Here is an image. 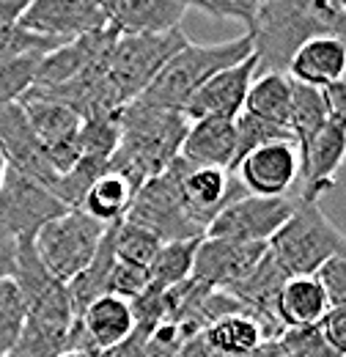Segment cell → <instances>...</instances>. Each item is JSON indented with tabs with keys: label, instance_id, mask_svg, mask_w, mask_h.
<instances>
[{
	"label": "cell",
	"instance_id": "cell-1",
	"mask_svg": "<svg viewBox=\"0 0 346 357\" xmlns=\"http://www.w3.org/2000/svg\"><path fill=\"white\" fill-rule=\"evenodd\" d=\"M256 77L286 75L294 52L316 36L346 39V14L333 0H261L253 28Z\"/></svg>",
	"mask_w": 346,
	"mask_h": 357
},
{
	"label": "cell",
	"instance_id": "cell-2",
	"mask_svg": "<svg viewBox=\"0 0 346 357\" xmlns=\"http://www.w3.org/2000/svg\"><path fill=\"white\" fill-rule=\"evenodd\" d=\"M187 130L190 121L181 113L130 102L119 110V146L107 168L127 178L137 192L179 157Z\"/></svg>",
	"mask_w": 346,
	"mask_h": 357
},
{
	"label": "cell",
	"instance_id": "cell-3",
	"mask_svg": "<svg viewBox=\"0 0 346 357\" xmlns=\"http://www.w3.org/2000/svg\"><path fill=\"white\" fill-rule=\"evenodd\" d=\"M253 55V42L248 33L239 39L223 42V45H187L181 47L171 61L160 69V75L151 80V86L143 91L135 102L160 107V110H173L181 113L193 93L201 89L206 80L215 75L245 63Z\"/></svg>",
	"mask_w": 346,
	"mask_h": 357
},
{
	"label": "cell",
	"instance_id": "cell-4",
	"mask_svg": "<svg viewBox=\"0 0 346 357\" xmlns=\"http://www.w3.org/2000/svg\"><path fill=\"white\" fill-rule=\"evenodd\" d=\"M266 248L289 278H313L330 259L346 256V236L327 220L319 204L297 201L292 218Z\"/></svg>",
	"mask_w": 346,
	"mask_h": 357
},
{
	"label": "cell",
	"instance_id": "cell-5",
	"mask_svg": "<svg viewBox=\"0 0 346 357\" xmlns=\"http://www.w3.org/2000/svg\"><path fill=\"white\" fill-rule=\"evenodd\" d=\"M190 39L181 28L154 36H116L107 55V83L113 86L121 105L127 107L149 89L160 69Z\"/></svg>",
	"mask_w": 346,
	"mask_h": 357
},
{
	"label": "cell",
	"instance_id": "cell-6",
	"mask_svg": "<svg viewBox=\"0 0 346 357\" xmlns=\"http://www.w3.org/2000/svg\"><path fill=\"white\" fill-rule=\"evenodd\" d=\"M107 225L91 220L86 212L69 209L66 215L42 225L33 236L36 256L44 269L63 286L91 264Z\"/></svg>",
	"mask_w": 346,
	"mask_h": 357
},
{
	"label": "cell",
	"instance_id": "cell-7",
	"mask_svg": "<svg viewBox=\"0 0 346 357\" xmlns=\"http://www.w3.org/2000/svg\"><path fill=\"white\" fill-rule=\"evenodd\" d=\"M124 220L151 231L163 245L184 242V239H201L204 236V231L187 218V212L181 206V195H179V157L160 176L146 181L135 192L132 206Z\"/></svg>",
	"mask_w": 346,
	"mask_h": 357
},
{
	"label": "cell",
	"instance_id": "cell-8",
	"mask_svg": "<svg viewBox=\"0 0 346 357\" xmlns=\"http://www.w3.org/2000/svg\"><path fill=\"white\" fill-rule=\"evenodd\" d=\"M20 107L33 130V137L42 146L47 168L55 176H63L66 171H72L83 160V151L77 143L83 119L69 105H63L52 96L36 93V91H28L20 99Z\"/></svg>",
	"mask_w": 346,
	"mask_h": 357
},
{
	"label": "cell",
	"instance_id": "cell-9",
	"mask_svg": "<svg viewBox=\"0 0 346 357\" xmlns=\"http://www.w3.org/2000/svg\"><path fill=\"white\" fill-rule=\"evenodd\" d=\"M294 206L297 204L289 198L242 195L220 209V215L209 223L204 236L242 245H266L292 218Z\"/></svg>",
	"mask_w": 346,
	"mask_h": 357
},
{
	"label": "cell",
	"instance_id": "cell-10",
	"mask_svg": "<svg viewBox=\"0 0 346 357\" xmlns=\"http://www.w3.org/2000/svg\"><path fill=\"white\" fill-rule=\"evenodd\" d=\"M69 209L39 181L6 171L0 187V231L14 239H33L36 231L50 220L66 215Z\"/></svg>",
	"mask_w": 346,
	"mask_h": 357
},
{
	"label": "cell",
	"instance_id": "cell-11",
	"mask_svg": "<svg viewBox=\"0 0 346 357\" xmlns=\"http://www.w3.org/2000/svg\"><path fill=\"white\" fill-rule=\"evenodd\" d=\"M266 250V245H242L204 236L195 250L190 280L209 291H228L259 267Z\"/></svg>",
	"mask_w": 346,
	"mask_h": 357
},
{
	"label": "cell",
	"instance_id": "cell-12",
	"mask_svg": "<svg viewBox=\"0 0 346 357\" xmlns=\"http://www.w3.org/2000/svg\"><path fill=\"white\" fill-rule=\"evenodd\" d=\"M248 195L256 198H286L300 178V154L292 140H275L253 149L234 171Z\"/></svg>",
	"mask_w": 346,
	"mask_h": 357
},
{
	"label": "cell",
	"instance_id": "cell-13",
	"mask_svg": "<svg viewBox=\"0 0 346 357\" xmlns=\"http://www.w3.org/2000/svg\"><path fill=\"white\" fill-rule=\"evenodd\" d=\"M17 25L61 42H75L107 28L105 14L93 0H31Z\"/></svg>",
	"mask_w": 346,
	"mask_h": 357
},
{
	"label": "cell",
	"instance_id": "cell-14",
	"mask_svg": "<svg viewBox=\"0 0 346 357\" xmlns=\"http://www.w3.org/2000/svg\"><path fill=\"white\" fill-rule=\"evenodd\" d=\"M256 77V58L250 55L245 63L231 66L225 72L215 75L212 80H206L201 89L193 93V99L187 102V107L181 110V116L193 124V121H236L245 110V99L250 83Z\"/></svg>",
	"mask_w": 346,
	"mask_h": 357
},
{
	"label": "cell",
	"instance_id": "cell-15",
	"mask_svg": "<svg viewBox=\"0 0 346 357\" xmlns=\"http://www.w3.org/2000/svg\"><path fill=\"white\" fill-rule=\"evenodd\" d=\"M99 8L113 36L171 33L190 11L181 0H105L99 3Z\"/></svg>",
	"mask_w": 346,
	"mask_h": 357
},
{
	"label": "cell",
	"instance_id": "cell-16",
	"mask_svg": "<svg viewBox=\"0 0 346 357\" xmlns=\"http://www.w3.org/2000/svg\"><path fill=\"white\" fill-rule=\"evenodd\" d=\"M346 160V124L327 119V124L310 140L308 151L300 160V181L303 195L300 204H316L333 184L336 174Z\"/></svg>",
	"mask_w": 346,
	"mask_h": 357
},
{
	"label": "cell",
	"instance_id": "cell-17",
	"mask_svg": "<svg viewBox=\"0 0 346 357\" xmlns=\"http://www.w3.org/2000/svg\"><path fill=\"white\" fill-rule=\"evenodd\" d=\"M179 195L187 218L204 234L220 209L236 198H231V174L220 168H193L179 157Z\"/></svg>",
	"mask_w": 346,
	"mask_h": 357
},
{
	"label": "cell",
	"instance_id": "cell-18",
	"mask_svg": "<svg viewBox=\"0 0 346 357\" xmlns=\"http://www.w3.org/2000/svg\"><path fill=\"white\" fill-rule=\"evenodd\" d=\"M0 154H3V160L11 171L33 178V181H39L42 187L50 190L55 174L44 162L42 146L33 137V130H31L20 102L0 107Z\"/></svg>",
	"mask_w": 346,
	"mask_h": 357
},
{
	"label": "cell",
	"instance_id": "cell-19",
	"mask_svg": "<svg viewBox=\"0 0 346 357\" xmlns=\"http://www.w3.org/2000/svg\"><path fill=\"white\" fill-rule=\"evenodd\" d=\"M346 72V39L338 36H316L305 42L292 63H289V80L310 86V89H330L336 86Z\"/></svg>",
	"mask_w": 346,
	"mask_h": 357
},
{
	"label": "cell",
	"instance_id": "cell-20",
	"mask_svg": "<svg viewBox=\"0 0 346 357\" xmlns=\"http://www.w3.org/2000/svg\"><path fill=\"white\" fill-rule=\"evenodd\" d=\"M236 151V132L234 121H193L181 140L179 157L193 168H220L231 174Z\"/></svg>",
	"mask_w": 346,
	"mask_h": 357
},
{
	"label": "cell",
	"instance_id": "cell-21",
	"mask_svg": "<svg viewBox=\"0 0 346 357\" xmlns=\"http://www.w3.org/2000/svg\"><path fill=\"white\" fill-rule=\"evenodd\" d=\"M327 311L330 303L316 278H289L275 300V316L283 330L316 327Z\"/></svg>",
	"mask_w": 346,
	"mask_h": 357
},
{
	"label": "cell",
	"instance_id": "cell-22",
	"mask_svg": "<svg viewBox=\"0 0 346 357\" xmlns=\"http://www.w3.org/2000/svg\"><path fill=\"white\" fill-rule=\"evenodd\" d=\"M113 228H116V225H107V228H105V236H102V242H99V248H96L91 264L66 283V294H69L75 319L86 311L93 300H99L102 294H107V280H110V272H113V264H116Z\"/></svg>",
	"mask_w": 346,
	"mask_h": 357
},
{
	"label": "cell",
	"instance_id": "cell-23",
	"mask_svg": "<svg viewBox=\"0 0 346 357\" xmlns=\"http://www.w3.org/2000/svg\"><path fill=\"white\" fill-rule=\"evenodd\" d=\"M242 113L259 119L269 127L289 130V113H292V80H289V75L253 77Z\"/></svg>",
	"mask_w": 346,
	"mask_h": 357
},
{
	"label": "cell",
	"instance_id": "cell-24",
	"mask_svg": "<svg viewBox=\"0 0 346 357\" xmlns=\"http://www.w3.org/2000/svg\"><path fill=\"white\" fill-rule=\"evenodd\" d=\"M204 344L223 357H250L264 344V333L253 316L234 313L217 319L204 330Z\"/></svg>",
	"mask_w": 346,
	"mask_h": 357
},
{
	"label": "cell",
	"instance_id": "cell-25",
	"mask_svg": "<svg viewBox=\"0 0 346 357\" xmlns=\"http://www.w3.org/2000/svg\"><path fill=\"white\" fill-rule=\"evenodd\" d=\"M132 198H135V190L130 181L107 168V174H102L91 184L80 212H86L91 220L102 225H116L127 218Z\"/></svg>",
	"mask_w": 346,
	"mask_h": 357
},
{
	"label": "cell",
	"instance_id": "cell-26",
	"mask_svg": "<svg viewBox=\"0 0 346 357\" xmlns=\"http://www.w3.org/2000/svg\"><path fill=\"white\" fill-rule=\"evenodd\" d=\"M327 124V102L324 93L310 86H300L292 80V113H289V132L294 137L297 154L303 160L310 140Z\"/></svg>",
	"mask_w": 346,
	"mask_h": 357
},
{
	"label": "cell",
	"instance_id": "cell-27",
	"mask_svg": "<svg viewBox=\"0 0 346 357\" xmlns=\"http://www.w3.org/2000/svg\"><path fill=\"white\" fill-rule=\"evenodd\" d=\"M204 239V236H201ZM201 239H184V242H168L160 248L157 259L149 267V289L154 291H168L173 286L190 280L193 261Z\"/></svg>",
	"mask_w": 346,
	"mask_h": 357
},
{
	"label": "cell",
	"instance_id": "cell-28",
	"mask_svg": "<svg viewBox=\"0 0 346 357\" xmlns=\"http://www.w3.org/2000/svg\"><path fill=\"white\" fill-rule=\"evenodd\" d=\"M160 248H163V242L151 231H146L140 225L121 220L113 228V250H116V259L124 261V264L149 269L151 261L157 259Z\"/></svg>",
	"mask_w": 346,
	"mask_h": 357
},
{
	"label": "cell",
	"instance_id": "cell-29",
	"mask_svg": "<svg viewBox=\"0 0 346 357\" xmlns=\"http://www.w3.org/2000/svg\"><path fill=\"white\" fill-rule=\"evenodd\" d=\"M44 55H8L0 58V107L17 105L33 89L36 69Z\"/></svg>",
	"mask_w": 346,
	"mask_h": 357
},
{
	"label": "cell",
	"instance_id": "cell-30",
	"mask_svg": "<svg viewBox=\"0 0 346 357\" xmlns=\"http://www.w3.org/2000/svg\"><path fill=\"white\" fill-rule=\"evenodd\" d=\"M83 157L105 160L110 162L116 146H119V113L116 116H96V119H83L80 135H77Z\"/></svg>",
	"mask_w": 346,
	"mask_h": 357
},
{
	"label": "cell",
	"instance_id": "cell-31",
	"mask_svg": "<svg viewBox=\"0 0 346 357\" xmlns=\"http://www.w3.org/2000/svg\"><path fill=\"white\" fill-rule=\"evenodd\" d=\"M25 327V303L14 280H0V357H8Z\"/></svg>",
	"mask_w": 346,
	"mask_h": 357
},
{
	"label": "cell",
	"instance_id": "cell-32",
	"mask_svg": "<svg viewBox=\"0 0 346 357\" xmlns=\"http://www.w3.org/2000/svg\"><path fill=\"white\" fill-rule=\"evenodd\" d=\"M234 132H236V151H234V165H231V174L236 171V165L242 162V157H248L253 149L266 146V143H275V140H292L294 137L289 130H278V127H269L259 119L242 113L236 121H234Z\"/></svg>",
	"mask_w": 346,
	"mask_h": 357
},
{
	"label": "cell",
	"instance_id": "cell-33",
	"mask_svg": "<svg viewBox=\"0 0 346 357\" xmlns=\"http://www.w3.org/2000/svg\"><path fill=\"white\" fill-rule=\"evenodd\" d=\"M63 45H69V42L31 33L22 25L0 28V58H8V55H50V52L61 50Z\"/></svg>",
	"mask_w": 346,
	"mask_h": 357
},
{
	"label": "cell",
	"instance_id": "cell-34",
	"mask_svg": "<svg viewBox=\"0 0 346 357\" xmlns=\"http://www.w3.org/2000/svg\"><path fill=\"white\" fill-rule=\"evenodd\" d=\"M146 291H149V269L132 267V264H124V261L116 259L110 280H107V294H113L119 300H127V303H135Z\"/></svg>",
	"mask_w": 346,
	"mask_h": 357
},
{
	"label": "cell",
	"instance_id": "cell-35",
	"mask_svg": "<svg viewBox=\"0 0 346 357\" xmlns=\"http://www.w3.org/2000/svg\"><path fill=\"white\" fill-rule=\"evenodd\" d=\"M261 0H209V3H187V8H195L215 20H239L245 25V33L253 28L256 11Z\"/></svg>",
	"mask_w": 346,
	"mask_h": 357
},
{
	"label": "cell",
	"instance_id": "cell-36",
	"mask_svg": "<svg viewBox=\"0 0 346 357\" xmlns=\"http://www.w3.org/2000/svg\"><path fill=\"white\" fill-rule=\"evenodd\" d=\"M313 278H316L319 286L324 289L330 308H341V305H346V256L330 259V261L319 269Z\"/></svg>",
	"mask_w": 346,
	"mask_h": 357
},
{
	"label": "cell",
	"instance_id": "cell-37",
	"mask_svg": "<svg viewBox=\"0 0 346 357\" xmlns=\"http://www.w3.org/2000/svg\"><path fill=\"white\" fill-rule=\"evenodd\" d=\"M322 341L330 347V352L336 357H346V305L341 308H330L322 316V321L316 324Z\"/></svg>",
	"mask_w": 346,
	"mask_h": 357
},
{
	"label": "cell",
	"instance_id": "cell-38",
	"mask_svg": "<svg viewBox=\"0 0 346 357\" xmlns=\"http://www.w3.org/2000/svg\"><path fill=\"white\" fill-rule=\"evenodd\" d=\"M17 267V239L0 231V280H11Z\"/></svg>",
	"mask_w": 346,
	"mask_h": 357
},
{
	"label": "cell",
	"instance_id": "cell-39",
	"mask_svg": "<svg viewBox=\"0 0 346 357\" xmlns=\"http://www.w3.org/2000/svg\"><path fill=\"white\" fill-rule=\"evenodd\" d=\"M31 0H0V28L17 25Z\"/></svg>",
	"mask_w": 346,
	"mask_h": 357
},
{
	"label": "cell",
	"instance_id": "cell-40",
	"mask_svg": "<svg viewBox=\"0 0 346 357\" xmlns=\"http://www.w3.org/2000/svg\"><path fill=\"white\" fill-rule=\"evenodd\" d=\"M58 357H93V355H88V352H80V349H66V352H61Z\"/></svg>",
	"mask_w": 346,
	"mask_h": 357
},
{
	"label": "cell",
	"instance_id": "cell-41",
	"mask_svg": "<svg viewBox=\"0 0 346 357\" xmlns=\"http://www.w3.org/2000/svg\"><path fill=\"white\" fill-rule=\"evenodd\" d=\"M6 171H8V165H6V160H3V154H0V187H3V178H6Z\"/></svg>",
	"mask_w": 346,
	"mask_h": 357
},
{
	"label": "cell",
	"instance_id": "cell-42",
	"mask_svg": "<svg viewBox=\"0 0 346 357\" xmlns=\"http://www.w3.org/2000/svg\"><path fill=\"white\" fill-rule=\"evenodd\" d=\"M341 8H344V14H346V0H341Z\"/></svg>",
	"mask_w": 346,
	"mask_h": 357
}]
</instances>
